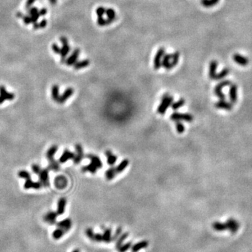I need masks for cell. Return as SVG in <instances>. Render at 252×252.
I'll return each instance as SVG.
<instances>
[{
  "label": "cell",
  "mask_w": 252,
  "mask_h": 252,
  "mask_svg": "<svg viewBox=\"0 0 252 252\" xmlns=\"http://www.w3.org/2000/svg\"><path fill=\"white\" fill-rule=\"evenodd\" d=\"M49 2L51 3L52 4H55L57 3V0H49Z\"/></svg>",
  "instance_id": "obj_58"
},
{
  "label": "cell",
  "mask_w": 252,
  "mask_h": 252,
  "mask_svg": "<svg viewBox=\"0 0 252 252\" xmlns=\"http://www.w3.org/2000/svg\"><path fill=\"white\" fill-rule=\"evenodd\" d=\"M179 57H180V53L179 51H175L174 53L172 54V58H171L170 63L167 67V70L172 69V68L175 67L176 65L178 64L179 60Z\"/></svg>",
  "instance_id": "obj_22"
},
{
  "label": "cell",
  "mask_w": 252,
  "mask_h": 252,
  "mask_svg": "<svg viewBox=\"0 0 252 252\" xmlns=\"http://www.w3.org/2000/svg\"><path fill=\"white\" fill-rule=\"evenodd\" d=\"M16 16H17V17L18 18H23V14H22V13H21V12H18V13H17V14H16Z\"/></svg>",
  "instance_id": "obj_57"
},
{
  "label": "cell",
  "mask_w": 252,
  "mask_h": 252,
  "mask_svg": "<svg viewBox=\"0 0 252 252\" xmlns=\"http://www.w3.org/2000/svg\"><path fill=\"white\" fill-rule=\"evenodd\" d=\"M39 14L40 16H45L47 14V9H41L39 11Z\"/></svg>",
  "instance_id": "obj_56"
},
{
  "label": "cell",
  "mask_w": 252,
  "mask_h": 252,
  "mask_svg": "<svg viewBox=\"0 0 252 252\" xmlns=\"http://www.w3.org/2000/svg\"><path fill=\"white\" fill-rule=\"evenodd\" d=\"M0 96H2L5 100H12L14 99L15 95L14 93H10L6 91V88L4 86H0Z\"/></svg>",
  "instance_id": "obj_26"
},
{
  "label": "cell",
  "mask_w": 252,
  "mask_h": 252,
  "mask_svg": "<svg viewBox=\"0 0 252 252\" xmlns=\"http://www.w3.org/2000/svg\"><path fill=\"white\" fill-rule=\"evenodd\" d=\"M233 59L237 64L242 65V66H246V65H247L249 64V59L247 57H244L240 54H234L233 56Z\"/></svg>",
  "instance_id": "obj_17"
},
{
  "label": "cell",
  "mask_w": 252,
  "mask_h": 252,
  "mask_svg": "<svg viewBox=\"0 0 252 252\" xmlns=\"http://www.w3.org/2000/svg\"><path fill=\"white\" fill-rule=\"evenodd\" d=\"M42 184L41 182H34L32 181L31 179V177H29L25 179V183L24 185V188L25 189H30V188H34V189H39L42 187Z\"/></svg>",
  "instance_id": "obj_16"
},
{
  "label": "cell",
  "mask_w": 252,
  "mask_h": 252,
  "mask_svg": "<svg viewBox=\"0 0 252 252\" xmlns=\"http://www.w3.org/2000/svg\"><path fill=\"white\" fill-rule=\"evenodd\" d=\"M106 9L103 6H100L96 9V14L97 17H103L104 14H105Z\"/></svg>",
  "instance_id": "obj_46"
},
{
  "label": "cell",
  "mask_w": 252,
  "mask_h": 252,
  "mask_svg": "<svg viewBox=\"0 0 252 252\" xmlns=\"http://www.w3.org/2000/svg\"><path fill=\"white\" fill-rule=\"evenodd\" d=\"M165 53V48H160L159 49L157 50L156 53L155 55L154 60H153V66H154V69L156 70L159 69L160 68L162 67L161 65V61H162L163 55Z\"/></svg>",
  "instance_id": "obj_6"
},
{
  "label": "cell",
  "mask_w": 252,
  "mask_h": 252,
  "mask_svg": "<svg viewBox=\"0 0 252 252\" xmlns=\"http://www.w3.org/2000/svg\"><path fill=\"white\" fill-rule=\"evenodd\" d=\"M52 49L53 50V51L54 53H57V54L60 53V50H61V49H60V47L57 46V44H53Z\"/></svg>",
  "instance_id": "obj_51"
},
{
  "label": "cell",
  "mask_w": 252,
  "mask_h": 252,
  "mask_svg": "<svg viewBox=\"0 0 252 252\" xmlns=\"http://www.w3.org/2000/svg\"><path fill=\"white\" fill-rule=\"evenodd\" d=\"M226 224L227 226V230H228L232 233H237L239 228V223L233 218L228 219Z\"/></svg>",
  "instance_id": "obj_10"
},
{
  "label": "cell",
  "mask_w": 252,
  "mask_h": 252,
  "mask_svg": "<svg viewBox=\"0 0 252 252\" xmlns=\"http://www.w3.org/2000/svg\"><path fill=\"white\" fill-rule=\"evenodd\" d=\"M171 58H172V54H165L163 55L162 61H161V65L165 68V69H167V67L170 65Z\"/></svg>",
  "instance_id": "obj_34"
},
{
  "label": "cell",
  "mask_w": 252,
  "mask_h": 252,
  "mask_svg": "<svg viewBox=\"0 0 252 252\" xmlns=\"http://www.w3.org/2000/svg\"><path fill=\"white\" fill-rule=\"evenodd\" d=\"M66 233L64 230H62V228H57V229L53 231V238L55 239H59L62 238V237L64 235V234Z\"/></svg>",
  "instance_id": "obj_39"
},
{
  "label": "cell",
  "mask_w": 252,
  "mask_h": 252,
  "mask_svg": "<svg viewBox=\"0 0 252 252\" xmlns=\"http://www.w3.org/2000/svg\"><path fill=\"white\" fill-rule=\"evenodd\" d=\"M90 64V62L89 60L85 59L83 60H80V61H77L74 65V67L75 69H81L83 68H85L88 67V65Z\"/></svg>",
  "instance_id": "obj_28"
},
{
  "label": "cell",
  "mask_w": 252,
  "mask_h": 252,
  "mask_svg": "<svg viewBox=\"0 0 252 252\" xmlns=\"http://www.w3.org/2000/svg\"><path fill=\"white\" fill-rule=\"evenodd\" d=\"M60 41L62 44V48L60 50V56H61V62L64 63L66 60V56L70 51V46L68 43V39L65 37H60Z\"/></svg>",
  "instance_id": "obj_3"
},
{
  "label": "cell",
  "mask_w": 252,
  "mask_h": 252,
  "mask_svg": "<svg viewBox=\"0 0 252 252\" xmlns=\"http://www.w3.org/2000/svg\"><path fill=\"white\" fill-rule=\"evenodd\" d=\"M75 150L76 153L75 157L74 158V163L76 165H78V164H79L81 162L83 158H84V150H83L82 146L79 144H77L75 145Z\"/></svg>",
  "instance_id": "obj_8"
},
{
  "label": "cell",
  "mask_w": 252,
  "mask_h": 252,
  "mask_svg": "<svg viewBox=\"0 0 252 252\" xmlns=\"http://www.w3.org/2000/svg\"><path fill=\"white\" fill-rule=\"evenodd\" d=\"M104 154L107 158L108 165L113 166L117 161V156L113 154V153L110 150H107L105 151Z\"/></svg>",
  "instance_id": "obj_25"
},
{
  "label": "cell",
  "mask_w": 252,
  "mask_h": 252,
  "mask_svg": "<svg viewBox=\"0 0 252 252\" xmlns=\"http://www.w3.org/2000/svg\"><path fill=\"white\" fill-rule=\"evenodd\" d=\"M67 204V200L65 198H61L57 202V214L58 215H62L64 214L65 210V206Z\"/></svg>",
  "instance_id": "obj_23"
},
{
  "label": "cell",
  "mask_w": 252,
  "mask_h": 252,
  "mask_svg": "<svg viewBox=\"0 0 252 252\" xmlns=\"http://www.w3.org/2000/svg\"><path fill=\"white\" fill-rule=\"evenodd\" d=\"M54 185L58 190H63L68 185L67 179L63 175L57 176L54 179Z\"/></svg>",
  "instance_id": "obj_7"
},
{
  "label": "cell",
  "mask_w": 252,
  "mask_h": 252,
  "mask_svg": "<svg viewBox=\"0 0 252 252\" xmlns=\"http://www.w3.org/2000/svg\"><path fill=\"white\" fill-rule=\"evenodd\" d=\"M74 90L72 88H67V89L65 90V92L62 93V95H60L59 100L57 101V102L60 103V104H63V103H65L73 94H74Z\"/></svg>",
  "instance_id": "obj_14"
},
{
  "label": "cell",
  "mask_w": 252,
  "mask_h": 252,
  "mask_svg": "<svg viewBox=\"0 0 252 252\" xmlns=\"http://www.w3.org/2000/svg\"><path fill=\"white\" fill-rule=\"evenodd\" d=\"M23 21L25 25H29L32 22V20H31V17L30 16H23Z\"/></svg>",
  "instance_id": "obj_53"
},
{
  "label": "cell",
  "mask_w": 252,
  "mask_h": 252,
  "mask_svg": "<svg viewBox=\"0 0 252 252\" xmlns=\"http://www.w3.org/2000/svg\"><path fill=\"white\" fill-rule=\"evenodd\" d=\"M215 107L217 109L229 111L233 109V104L230 102H226L225 100H220L215 104Z\"/></svg>",
  "instance_id": "obj_19"
},
{
  "label": "cell",
  "mask_w": 252,
  "mask_h": 252,
  "mask_svg": "<svg viewBox=\"0 0 252 252\" xmlns=\"http://www.w3.org/2000/svg\"><path fill=\"white\" fill-rule=\"evenodd\" d=\"M174 98L172 96H170L169 94H165L162 97L161 99L160 104L158 106L157 112L158 113L161 115H164L166 112V111L170 107L173 103Z\"/></svg>",
  "instance_id": "obj_2"
},
{
  "label": "cell",
  "mask_w": 252,
  "mask_h": 252,
  "mask_svg": "<svg viewBox=\"0 0 252 252\" xmlns=\"http://www.w3.org/2000/svg\"><path fill=\"white\" fill-rule=\"evenodd\" d=\"M57 149H58V147L57 145H53L48 150L46 153L47 158L49 161V165L48 168H49V170L55 171V172L60 170L59 163L54 159V156L57 151Z\"/></svg>",
  "instance_id": "obj_1"
},
{
  "label": "cell",
  "mask_w": 252,
  "mask_h": 252,
  "mask_svg": "<svg viewBox=\"0 0 252 252\" xmlns=\"http://www.w3.org/2000/svg\"><path fill=\"white\" fill-rule=\"evenodd\" d=\"M121 233H122V228H120V227H118V228L116 229V230L115 232L114 235L112 236V242L116 241L117 239L119 238V236L120 235Z\"/></svg>",
  "instance_id": "obj_45"
},
{
  "label": "cell",
  "mask_w": 252,
  "mask_h": 252,
  "mask_svg": "<svg viewBox=\"0 0 252 252\" xmlns=\"http://www.w3.org/2000/svg\"><path fill=\"white\" fill-rule=\"evenodd\" d=\"M72 252H80V250H79V249H74V250H73Z\"/></svg>",
  "instance_id": "obj_60"
},
{
  "label": "cell",
  "mask_w": 252,
  "mask_h": 252,
  "mask_svg": "<svg viewBox=\"0 0 252 252\" xmlns=\"http://www.w3.org/2000/svg\"><path fill=\"white\" fill-rule=\"evenodd\" d=\"M52 98L53 100L55 102H57L59 100L60 95H59V86L57 85H54L52 87Z\"/></svg>",
  "instance_id": "obj_36"
},
{
  "label": "cell",
  "mask_w": 252,
  "mask_h": 252,
  "mask_svg": "<svg viewBox=\"0 0 252 252\" xmlns=\"http://www.w3.org/2000/svg\"><path fill=\"white\" fill-rule=\"evenodd\" d=\"M176 130L179 134H182L185 131V127L180 121H176Z\"/></svg>",
  "instance_id": "obj_42"
},
{
  "label": "cell",
  "mask_w": 252,
  "mask_h": 252,
  "mask_svg": "<svg viewBox=\"0 0 252 252\" xmlns=\"http://www.w3.org/2000/svg\"><path fill=\"white\" fill-rule=\"evenodd\" d=\"M80 54V49H75L73 50L72 55L68 57V58L65 60V64L68 66H71V65H74V63L77 61V59L79 58Z\"/></svg>",
  "instance_id": "obj_12"
},
{
  "label": "cell",
  "mask_w": 252,
  "mask_h": 252,
  "mask_svg": "<svg viewBox=\"0 0 252 252\" xmlns=\"http://www.w3.org/2000/svg\"><path fill=\"white\" fill-rule=\"evenodd\" d=\"M49 168L48 169H41V172H39V175L40 182L41 183L43 186L48 187L49 186Z\"/></svg>",
  "instance_id": "obj_9"
},
{
  "label": "cell",
  "mask_w": 252,
  "mask_h": 252,
  "mask_svg": "<svg viewBox=\"0 0 252 252\" xmlns=\"http://www.w3.org/2000/svg\"><path fill=\"white\" fill-rule=\"evenodd\" d=\"M129 164H130V161L128 160V159L123 160L121 162L118 164L117 167H116V171L117 175H118V174H120V173L123 172V171L125 170L126 167H127L129 165Z\"/></svg>",
  "instance_id": "obj_27"
},
{
  "label": "cell",
  "mask_w": 252,
  "mask_h": 252,
  "mask_svg": "<svg viewBox=\"0 0 252 252\" xmlns=\"http://www.w3.org/2000/svg\"><path fill=\"white\" fill-rule=\"evenodd\" d=\"M170 118L174 121H181L184 120L186 122H191L193 120V116L190 113H182L179 112H174L170 116Z\"/></svg>",
  "instance_id": "obj_4"
},
{
  "label": "cell",
  "mask_w": 252,
  "mask_h": 252,
  "mask_svg": "<svg viewBox=\"0 0 252 252\" xmlns=\"http://www.w3.org/2000/svg\"><path fill=\"white\" fill-rule=\"evenodd\" d=\"M74 157H75L74 153L72 152V151H70L68 149H65L64 151H63L62 156H60V158L59 159V163H65L69 160H74Z\"/></svg>",
  "instance_id": "obj_15"
},
{
  "label": "cell",
  "mask_w": 252,
  "mask_h": 252,
  "mask_svg": "<svg viewBox=\"0 0 252 252\" xmlns=\"http://www.w3.org/2000/svg\"><path fill=\"white\" fill-rule=\"evenodd\" d=\"M86 157L90 160V163L96 166L98 170L102 167L103 164H102V160H101L100 158L98 157L97 156H95L93 154H88L86 156Z\"/></svg>",
  "instance_id": "obj_21"
},
{
  "label": "cell",
  "mask_w": 252,
  "mask_h": 252,
  "mask_svg": "<svg viewBox=\"0 0 252 252\" xmlns=\"http://www.w3.org/2000/svg\"><path fill=\"white\" fill-rule=\"evenodd\" d=\"M18 176H19V177L26 179H27V178L31 177V175H30V172H27V171L21 170L18 172Z\"/></svg>",
  "instance_id": "obj_44"
},
{
  "label": "cell",
  "mask_w": 252,
  "mask_h": 252,
  "mask_svg": "<svg viewBox=\"0 0 252 252\" xmlns=\"http://www.w3.org/2000/svg\"><path fill=\"white\" fill-rule=\"evenodd\" d=\"M97 167L95 165H93V163H90L88 165L84 166V167H81V172H90L92 174H95L97 171Z\"/></svg>",
  "instance_id": "obj_29"
},
{
  "label": "cell",
  "mask_w": 252,
  "mask_h": 252,
  "mask_svg": "<svg viewBox=\"0 0 252 252\" xmlns=\"http://www.w3.org/2000/svg\"><path fill=\"white\" fill-rule=\"evenodd\" d=\"M103 235V242L105 243H110L112 242V230L111 228H106L104 230Z\"/></svg>",
  "instance_id": "obj_30"
},
{
  "label": "cell",
  "mask_w": 252,
  "mask_h": 252,
  "mask_svg": "<svg viewBox=\"0 0 252 252\" xmlns=\"http://www.w3.org/2000/svg\"><path fill=\"white\" fill-rule=\"evenodd\" d=\"M105 14L107 16L108 18H112V19H114V20H116V12L114 11V9H113L112 8L106 9Z\"/></svg>",
  "instance_id": "obj_41"
},
{
  "label": "cell",
  "mask_w": 252,
  "mask_h": 252,
  "mask_svg": "<svg viewBox=\"0 0 252 252\" xmlns=\"http://www.w3.org/2000/svg\"><path fill=\"white\" fill-rule=\"evenodd\" d=\"M212 228L215 230L216 231L221 232L227 230V226L226 223H221L219 222V221H216V222H214L212 223Z\"/></svg>",
  "instance_id": "obj_33"
},
{
  "label": "cell",
  "mask_w": 252,
  "mask_h": 252,
  "mask_svg": "<svg viewBox=\"0 0 252 252\" xmlns=\"http://www.w3.org/2000/svg\"><path fill=\"white\" fill-rule=\"evenodd\" d=\"M128 237V233H124L123 235H120L119 238L117 239V240L116 241V249L117 250L123 245V242H124V241L126 239H127Z\"/></svg>",
  "instance_id": "obj_35"
},
{
  "label": "cell",
  "mask_w": 252,
  "mask_h": 252,
  "mask_svg": "<svg viewBox=\"0 0 252 252\" xmlns=\"http://www.w3.org/2000/svg\"><path fill=\"white\" fill-rule=\"evenodd\" d=\"M131 246H132V242H130L123 244V245L118 249V252H126L128 250H129V249L131 248Z\"/></svg>",
  "instance_id": "obj_43"
},
{
  "label": "cell",
  "mask_w": 252,
  "mask_h": 252,
  "mask_svg": "<svg viewBox=\"0 0 252 252\" xmlns=\"http://www.w3.org/2000/svg\"><path fill=\"white\" fill-rule=\"evenodd\" d=\"M116 175H117V172H116V167H113L109 168L105 172V177L106 179H107V180L108 181L112 180Z\"/></svg>",
  "instance_id": "obj_31"
},
{
  "label": "cell",
  "mask_w": 252,
  "mask_h": 252,
  "mask_svg": "<svg viewBox=\"0 0 252 252\" xmlns=\"http://www.w3.org/2000/svg\"><path fill=\"white\" fill-rule=\"evenodd\" d=\"M231 85V82L229 81H221V83H219V84L216 85V87L214 88V94L216 95V97H219L220 100H225L226 99V95L224 93L222 92L223 88L226 86H228V85Z\"/></svg>",
  "instance_id": "obj_5"
},
{
  "label": "cell",
  "mask_w": 252,
  "mask_h": 252,
  "mask_svg": "<svg viewBox=\"0 0 252 252\" xmlns=\"http://www.w3.org/2000/svg\"><path fill=\"white\" fill-rule=\"evenodd\" d=\"M4 102V99L2 96H0V104H2Z\"/></svg>",
  "instance_id": "obj_59"
},
{
  "label": "cell",
  "mask_w": 252,
  "mask_h": 252,
  "mask_svg": "<svg viewBox=\"0 0 252 252\" xmlns=\"http://www.w3.org/2000/svg\"><path fill=\"white\" fill-rule=\"evenodd\" d=\"M229 73V69L228 68H225V69H223L222 71L220 72L219 73V74H216V79L215 80H221L222 79H224L227 75Z\"/></svg>",
  "instance_id": "obj_40"
},
{
  "label": "cell",
  "mask_w": 252,
  "mask_h": 252,
  "mask_svg": "<svg viewBox=\"0 0 252 252\" xmlns=\"http://www.w3.org/2000/svg\"><path fill=\"white\" fill-rule=\"evenodd\" d=\"M218 62L216 60H211L210 64V70H209V77L211 79H216V69H217Z\"/></svg>",
  "instance_id": "obj_20"
},
{
  "label": "cell",
  "mask_w": 252,
  "mask_h": 252,
  "mask_svg": "<svg viewBox=\"0 0 252 252\" xmlns=\"http://www.w3.org/2000/svg\"><path fill=\"white\" fill-rule=\"evenodd\" d=\"M229 98L231 103H235L238 100V86L235 84H231L229 90Z\"/></svg>",
  "instance_id": "obj_18"
},
{
  "label": "cell",
  "mask_w": 252,
  "mask_h": 252,
  "mask_svg": "<svg viewBox=\"0 0 252 252\" xmlns=\"http://www.w3.org/2000/svg\"><path fill=\"white\" fill-rule=\"evenodd\" d=\"M219 2V0H201L200 2L203 6L210 8L216 5Z\"/></svg>",
  "instance_id": "obj_38"
},
{
  "label": "cell",
  "mask_w": 252,
  "mask_h": 252,
  "mask_svg": "<svg viewBox=\"0 0 252 252\" xmlns=\"http://www.w3.org/2000/svg\"><path fill=\"white\" fill-rule=\"evenodd\" d=\"M114 21H115L114 19L108 18L107 19H104L103 17H97V22L99 26L102 27V26H106V25H109L110 24H112Z\"/></svg>",
  "instance_id": "obj_32"
},
{
  "label": "cell",
  "mask_w": 252,
  "mask_h": 252,
  "mask_svg": "<svg viewBox=\"0 0 252 252\" xmlns=\"http://www.w3.org/2000/svg\"><path fill=\"white\" fill-rule=\"evenodd\" d=\"M93 241L96 242H103V235L102 234L96 233L94 235V238H93Z\"/></svg>",
  "instance_id": "obj_48"
},
{
  "label": "cell",
  "mask_w": 252,
  "mask_h": 252,
  "mask_svg": "<svg viewBox=\"0 0 252 252\" xmlns=\"http://www.w3.org/2000/svg\"><path fill=\"white\" fill-rule=\"evenodd\" d=\"M148 245V242L147 240H143L140 242L136 243L132 246H131V251L132 252H138L142 249L147 248Z\"/></svg>",
  "instance_id": "obj_24"
},
{
  "label": "cell",
  "mask_w": 252,
  "mask_h": 252,
  "mask_svg": "<svg viewBox=\"0 0 252 252\" xmlns=\"http://www.w3.org/2000/svg\"><path fill=\"white\" fill-rule=\"evenodd\" d=\"M56 225L57 226V228H62V230H64L65 231V233L69 231L70 230V228H72V221L69 218L65 219L64 220L60 221L59 222L56 223Z\"/></svg>",
  "instance_id": "obj_13"
},
{
  "label": "cell",
  "mask_w": 252,
  "mask_h": 252,
  "mask_svg": "<svg viewBox=\"0 0 252 252\" xmlns=\"http://www.w3.org/2000/svg\"><path fill=\"white\" fill-rule=\"evenodd\" d=\"M40 16V14L39 13H37L36 14H34V15H32V16H30L31 17V20H32V23H35V22H37V20L39 19V18Z\"/></svg>",
  "instance_id": "obj_50"
},
{
  "label": "cell",
  "mask_w": 252,
  "mask_h": 252,
  "mask_svg": "<svg viewBox=\"0 0 252 252\" xmlns=\"http://www.w3.org/2000/svg\"><path fill=\"white\" fill-rule=\"evenodd\" d=\"M28 13L30 16H32V15H34V14H36L37 13H39V11H38V9L36 8V7H32V8H30L28 10Z\"/></svg>",
  "instance_id": "obj_52"
},
{
  "label": "cell",
  "mask_w": 252,
  "mask_h": 252,
  "mask_svg": "<svg viewBox=\"0 0 252 252\" xmlns=\"http://www.w3.org/2000/svg\"><path fill=\"white\" fill-rule=\"evenodd\" d=\"M46 25H47V21L46 19L42 20V21L39 23V28H44Z\"/></svg>",
  "instance_id": "obj_55"
},
{
  "label": "cell",
  "mask_w": 252,
  "mask_h": 252,
  "mask_svg": "<svg viewBox=\"0 0 252 252\" xmlns=\"http://www.w3.org/2000/svg\"><path fill=\"white\" fill-rule=\"evenodd\" d=\"M35 1H36V0H27L26 4H25V7H26V9H30L32 5L34 3Z\"/></svg>",
  "instance_id": "obj_54"
},
{
  "label": "cell",
  "mask_w": 252,
  "mask_h": 252,
  "mask_svg": "<svg viewBox=\"0 0 252 252\" xmlns=\"http://www.w3.org/2000/svg\"><path fill=\"white\" fill-rule=\"evenodd\" d=\"M185 104H186V100L184 99H183V98H181V99H179L178 101H176V102H173L172 105H171V107H172V109L173 110H177L182 107Z\"/></svg>",
  "instance_id": "obj_37"
},
{
  "label": "cell",
  "mask_w": 252,
  "mask_h": 252,
  "mask_svg": "<svg viewBox=\"0 0 252 252\" xmlns=\"http://www.w3.org/2000/svg\"><path fill=\"white\" fill-rule=\"evenodd\" d=\"M85 235H86V236L90 239L93 240V238H94L95 233H94V232H93V230L91 228H88L86 229V230H85Z\"/></svg>",
  "instance_id": "obj_47"
},
{
  "label": "cell",
  "mask_w": 252,
  "mask_h": 252,
  "mask_svg": "<svg viewBox=\"0 0 252 252\" xmlns=\"http://www.w3.org/2000/svg\"><path fill=\"white\" fill-rule=\"evenodd\" d=\"M32 170L34 173L37 174V175H39V172H41V168L40 167L39 165H37V164H34V165H32Z\"/></svg>",
  "instance_id": "obj_49"
},
{
  "label": "cell",
  "mask_w": 252,
  "mask_h": 252,
  "mask_svg": "<svg viewBox=\"0 0 252 252\" xmlns=\"http://www.w3.org/2000/svg\"><path fill=\"white\" fill-rule=\"evenodd\" d=\"M57 215L58 214L55 211H48L44 216V221L45 222L50 224V225H54V224H56V219Z\"/></svg>",
  "instance_id": "obj_11"
}]
</instances>
